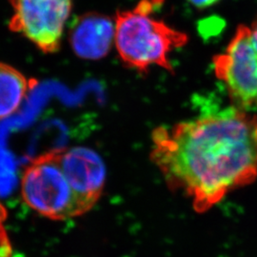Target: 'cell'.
Wrapping results in <instances>:
<instances>
[{"instance_id": "6", "label": "cell", "mask_w": 257, "mask_h": 257, "mask_svg": "<svg viewBox=\"0 0 257 257\" xmlns=\"http://www.w3.org/2000/svg\"><path fill=\"white\" fill-rule=\"evenodd\" d=\"M58 161L87 213L99 201L106 183L101 156L89 148L58 150Z\"/></svg>"}, {"instance_id": "5", "label": "cell", "mask_w": 257, "mask_h": 257, "mask_svg": "<svg viewBox=\"0 0 257 257\" xmlns=\"http://www.w3.org/2000/svg\"><path fill=\"white\" fill-rule=\"evenodd\" d=\"M13 15L9 28L26 37L44 54H54L61 46L65 24L73 0H9Z\"/></svg>"}, {"instance_id": "3", "label": "cell", "mask_w": 257, "mask_h": 257, "mask_svg": "<svg viewBox=\"0 0 257 257\" xmlns=\"http://www.w3.org/2000/svg\"><path fill=\"white\" fill-rule=\"evenodd\" d=\"M20 193L30 209L50 220L64 221L86 212L58 161V150L37 156L24 167Z\"/></svg>"}, {"instance_id": "9", "label": "cell", "mask_w": 257, "mask_h": 257, "mask_svg": "<svg viewBox=\"0 0 257 257\" xmlns=\"http://www.w3.org/2000/svg\"><path fill=\"white\" fill-rule=\"evenodd\" d=\"M13 245L8 232L0 234V257H13Z\"/></svg>"}, {"instance_id": "10", "label": "cell", "mask_w": 257, "mask_h": 257, "mask_svg": "<svg viewBox=\"0 0 257 257\" xmlns=\"http://www.w3.org/2000/svg\"><path fill=\"white\" fill-rule=\"evenodd\" d=\"M8 218V211L6 207L0 201V234L7 232L5 228V223Z\"/></svg>"}, {"instance_id": "7", "label": "cell", "mask_w": 257, "mask_h": 257, "mask_svg": "<svg viewBox=\"0 0 257 257\" xmlns=\"http://www.w3.org/2000/svg\"><path fill=\"white\" fill-rule=\"evenodd\" d=\"M114 22L99 14L80 17L71 30L70 41L74 54L83 59H101L114 42Z\"/></svg>"}, {"instance_id": "8", "label": "cell", "mask_w": 257, "mask_h": 257, "mask_svg": "<svg viewBox=\"0 0 257 257\" xmlns=\"http://www.w3.org/2000/svg\"><path fill=\"white\" fill-rule=\"evenodd\" d=\"M36 84L15 67L0 62V121L19 110Z\"/></svg>"}, {"instance_id": "11", "label": "cell", "mask_w": 257, "mask_h": 257, "mask_svg": "<svg viewBox=\"0 0 257 257\" xmlns=\"http://www.w3.org/2000/svg\"><path fill=\"white\" fill-rule=\"evenodd\" d=\"M190 1L196 8L205 9V8H208V7H211V6L215 5L220 0H190Z\"/></svg>"}, {"instance_id": "4", "label": "cell", "mask_w": 257, "mask_h": 257, "mask_svg": "<svg viewBox=\"0 0 257 257\" xmlns=\"http://www.w3.org/2000/svg\"><path fill=\"white\" fill-rule=\"evenodd\" d=\"M213 69L231 105L257 114V16L236 29L226 50L213 58Z\"/></svg>"}, {"instance_id": "1", "label": "cell", "mask_w": 257, "mask_h": 257, "mask_svg": "<svg viewBox=\"0 0 257 257\" xmlns=\"http://www.w3.org/2000/svg\"><path fill=\"white\" fill-rule=\"evenodd\" d=\"M151 159L168 187L189 197L194 211L211 210L257 177V114L234 106L152 134Z\"/></svg>"}, {"instance_id": "2", "label": "cell", "mask_w": 257, "mask_h": 257, "mask_svg": "<svg viewBox=\"0 0 257 257\" xmlns=\"http://www.w3.org/2000/svg\"><path fill=\"white\" fill-rule=\"evenodd\" d=\"M157 1L142 0L134 9L118 12L114 19V45L119 57L139 73L155 65L172 72L169 55L189 40L183 32L153 17Z\"/></svg>"}]
</instances>
